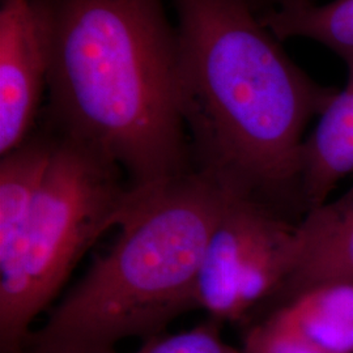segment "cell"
I'll return each instance as SVG.
<instances>
[{
	"instance_id": "cell-14",
	"label": "cell",
	"mask_w": 353,
	"mask_h": 353,
	"mask_svg": "<svg viewBox=\"0 0 353 353\" xmlns=\"http://www.w3.org/2000/svg\"><path fill=\"white\" fill-rule=\"evenodd\" d=\"M279 4H283V3H288V1H296V0H275Z\"/></svg>"
},
{
	"instance_id": "cell-12",
	"label": "cell",
	"mask_w": 353,
	"mask_h": 353,
	"mask_svg": "<svg viewBox=\"0 0 353 353\" xmlns=\"http://www.w3.org/2000/svg\"><path fill=\"white\" fill-rule=\"evenodd\" d=\"M241 328L243 353H331L307 338L281 309L255 316Z\"/></svg>"
},
{
	"instance_id": "cell-9",
	"label": "cell",
	"mask_w": 353,
	"mask_h": 353,
	"mask_svg": "<svg viewBox=\"0 0 353 353\" xmlns=\"http://www.w3.org/2000/svg\"><path fill=\"white\" fill-rule=\"evenodd\" d=\"M341 279H353V189L338 201V212L330 228L307 249L294 272L258 314L276 309L314 285Z\"/></svg>"
},
{
	"instance_id": "cell-7",
	"label": "cell",
	"mask_w": 353,
	"mask_h": 353,
	"mask_svg": "<svg viewBox=\"0 0 353 353\" xmlns=\"http://www.w3.org/2000/svg\"><path fill=\"white\" fill-rule=\"evenodd\" d=\"M348 81L336 92L303 144L301 191L307 212L322 207L343 178L353 173V57Z\"/></svg>"
},
{
	"instance_id": "cell-13",
	"label": "cell",
	"mask_w": 353,
	"mask_h": 353,
	"mask_svg": "<svg viewBox=\"0 0 353 353\" xmlns=\"http://www.w3.org/2000/svg\"><path fill=\"white\" fill-rule=\"evenodd\" d=\"M223 326L224 323L207 316L199 325L186 331L176 334L163 332L143 341L139 350L132 353H243L242 348L223 339Z\"/></svg>"
},
{
	"instance_id": "cell-3",
	"label": "cell",
	"mask_w": 353,
	"mask_h": 353,
	"mask_svg": "<svg viewBox=\"0 0 353 353\" xmlns=\"http://www.w3.org/2000/svg\"><path fill=\"white\" fill-rule=\"evenodd\" d=\"M234 188L194 169L138 190L110 249L33 330L24 353H106L130 338L147 341L195 307L207 245Z\"/></svg>"
},
{
	"instance_id": "cell-6",
	"label": "cell",
	"mask_w": 353,
	"mask_h": 353,
	"mask_svg": "<svg viewBox=\"0 0 353 353\" xmlns=\"http://www.w3.org/2000/svg\"><path fill=\"white\" fill-rule=\"evenodd\" d=\"M51 36L42 0H1L0 156L32 134L48 88Z\"/></svg>"
},
{
	"instance_id": "cell-11",
	"label": "cell",
	"mask_w": 353,
	"mask_h": 353,
	"mask_svg": "<svg viewBox=\"0 0 353 353\" xmlns=\"http://www.w3.org/2000/svg\"><path fill=\"white\" fill-rule=\"evenodd\" d=\"M259 17L279 41L305 38L326 46L345 62L353 57V0H332L326 4L288 1Z\"/></svg>"
},
{
	"instance_id": "cell-4",
	"label": "cell",
	"mask_w": 353,
	"mask_h": 353,
	"mask_svg": "<svg viewBox=\"0 0 353 353\" xmlns=\"http://www.w3.org/2000/svg\"><path fill=\"white\" fill-rule=\"evenodd\" d=\"M138 194L110 159L55 132L37 201L12 250L0 261V353H24L36 316L89 249L123 223Z\"/></svg>"
},
{
	"instance_id": "cell-5",
	"label": "cell",
	"mask_w": 353,
	"mask_h": 353,
	"mask_svg": "<svg viewBox=\"0 0 353 353\" xmlns=\"http://www.w3.org/2000/svg\"><path fill=\"white\" fill-rule=\"evenodd\" d=\"M301 220L236 189L207 245L195 307L221 323L245 325L294 272L306 252Z\"/></svg>"
},
{
	"instance_id": "cell-1",
	"label": "cell",
	"mask_w": 353,
	"mask_h": 353,
	"mask_svg": "<svg viewBox=\"0 0 353 353\" xmlns=\"http://www.w3.org/2000/svg\"><path fill=\"white\" fill-rule=\"evenodd\" d=\"M178 88L194 169L301 220L305 131L336 90L290 61L255 0H173Z\"/></svg>"
},
{
	"instance_id": "cell-2",
	"label": "cell",
	"mask_w": 353,
	"mask_h": 353,
	"mask_svg": "<svg viewBox=\"0 0 353 353\" xmlns=\"http://www.w3.org/2000/svg\"><path fill=\"white\" fill-rule=\"evenodd\" d=\"M55 132L118 165L134 190L194 170L178 88V36L163 0H42Z\"/></svg>"
},
{
	"instance_id": "cell-8",
	"label": "cell",
	"mask_w": 353,
	"mask_h": 353,
	"mask_svg": "<svg viewBox=\"0 0 353 353\" xmlns=\"http://www.w3.org/2000/svg\"><path fill=\"white\" fill-rule=\"evenodd\" d=\"M55 132L36 134L0 159V261L19 240L50 166Z\"/></svg>"
},
{
	"instance_id": "cell-10",
	"label": "cell",
	"mask_w": 353,
	"mask_h": 353,
	"mask_svg": "<svg viewBox=\"0 0 353 353\" xmlns=\"http://www.w3.org/2000/svg\"><path fill=\"white\" fill-rule=\"evenodd\" d=\"M276 309L328 352L353 353V279L318 284Z\"/></svg>"
}]
</instances>
